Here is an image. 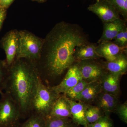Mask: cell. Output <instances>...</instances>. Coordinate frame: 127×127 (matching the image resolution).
Here are the masks:
<instances>
[{"mask_svg":"<svg viewBox=\"0 0 127 127\" xmlns=\"http://www.w3.org/2000/svg\"><path fill=\"white\" fill-rule=\"evenodd\" d=\"M9 67L5 61L0 59V93L5 90L8 80Z\"/></svg>","mask_w":127,"mask_h":127,"instance_id":"cell-23","label":"cell"},{"mask_svg":"<svg viewBox=\"0 0 127 127\" xmlns=\"http://www.w3.org/2000/svg\"><path fill=\"white\" fill-rule=\"evenodd\" d=\"M77 64L83 79L88 82L99 81L105 74L104 67L90 60L79 61Z\"/></svg>","mask_w":127,"mask_h":127,"instance_id":"cell-8","label":"cell"},{"mask_svg":"<svg viewBox=\"0 0 127 127\" xmlns=\"http://www.w3.org/2000/svg\"><path fill=\"white\" fill-rule=\"evenodd\" d=\"M101 92V87L99 81L91 82L73 101L87 104L95 100Z\"/></svg>","mask_w":127,"mask_h":127,"instance_id":"cell-16","label":"cell"},{"mask_svg":"<svg viewBox=\"0 0 127 127\" xmlns=\"http://www.w3.org/2000/svg\"><path fill=\"white\" fill-rule=\"evenodd\" d=\"M126 48L120 47L114 42H104L96 46V51L100 57L104 58L107 61H112L124 53Z\"/></svg>","mask_w":127,"mask_h":127,"instance_id":"cell-10","label":"cell"},{"mask_svg":"<svg viewBox=\"0 0 127 127\" xmlns=\"http://www.w3.org/2000/svg\"><path fill=\"white\" fill-rule=\"evenodd\" d=\"M127 28L125 27L124 29V33L123 36L122 43L121 44V47L126 48L127 47Z\"/></svg>","mask_w":127,"mask_h":127,"instance_id":"cell-29","label":"cell"},{"mask_svg":"<svg viewBox=\"0 0 127 127\" xmlns=\"http://www.w3.org/2000/svg\"><path fill=\"white\" fill-rule=\"evenodd\" d=\"M104 115L103 112L98 107L87 105L85 116L88 124L95 122Z\"/></svg>","mask_w":127,"mask_h":127,"instance_id":"cell-20","label":"cell"},{"mask_svg":"<svg viewBox=\"0 0 127 127\" xmlns=\"http://www.w3.org/2000/svg\"><path fill=\"white\" fill-rule=\"evenodd\" d=\"M46 127H73L75 125L70 118H45Z\"/></svg>","mask_w":127,"mask_h":127,"instance_id":"cell-19","label":"cell"},{"mask_svg":"<svg viewBox=\"0 0 127 127\" xmlns=\"http://www.w3.org/2000/svg\"><path fill=\"white\" fill-rule=\"evenodd\" d=\"M6 9L0 7V30L2 28L3 22L6 17Z\"/></svg>","mask_w":127,"mask_h":127,"instance_id":"cell-27","label":"cell"},{"mask_svg":"<svg viewBox=\"0 0 127 127\" xmlns=\"http://www.w3.org/2000/svg\"><path fill=\"white\" fill-rule=\"evenodd\" d=\"M126 27L125 22L120 18L112 21L104 22L102 34L98 43L113 40Z\"/></svg>","mask_w":127,"mask_h":127,"instance_id":"cell-14","label":"cell"},{"mask_svg":"<svg viewBox=\"0 0 127 127\" xmlns=\"http://www.w3.org/2000/svg\"><path fill=\"white\" fill-rule=\"evenodd\" d=\"M90 83L82 79L63 94L68 99L74 100Z\"/></svg>","mask_w":127,"mask_h":127,"instance_id":"cell-21","label":"cell"},{"mask_svg":"<svg viewBox=\"0 0 127 127\" xmlns=\"http://www.w3.org/2000/svg\"><path fill=\"white\" fill-rule=\"evenodd\" d=\"M75 127V126H74V127Z\"/></svg>","mask_w":127,"mask_h":127,"instance_id":"cell-31","label":"cell"},{"mask_svg":"<svg viewBox=\"0 0 127 127\" xmlns=\"http://www.w3.org/2000/svg\"><path fill=\"white\" fill-rule=\"evenodd\" d=\"M21 127H46L45 117L37 114H33Z\"/></svg>","mask_w":127,"mask_h":127,"instance_id":"cell-22","label":"cell"},{"mask_svg":"<svg viewBox=\"0 0 127 127\" xmlns=\"http://www.w3.org/2000/svg\"><path fill=\"white\" fill-rule=\"evenodd\" d=\"M87 127H114V124L109 116L104 115L95 122L88 124Z\"/></svg>","mask_w":127,"mask_h":127,"instance_id":"cell-25","label":"cell"},{"mask_svg":"<svg viewBox=\"0 0 127 127\" xmlns=\"http://www.w3.org/2000/svg\"><path fill=\"white\" fill-rule=\"evenodd\" d=\"M46 117L72 119L68 98L64 94L59 95L53 105L48 116Z\"/></svg>","mask_w":127,"mask_h":127,"instance_id":"cell-11","label":"cell"},{"mask_svg":"<svg viewBox=\"0 0 127 127\" xmlns=\"http://www.w3.org/2000/svg\"><path fill=\"white\" fill-rule=\"evenodd\" d=\"M88 9L96 14L104 23L120 18L118 12L107 0L97 1L89 5Z\"/></svg>","mask_w":127,"mask_h":127,"instance_id":"cell-7","label":"cell"},{"mask_svg":"<svg viewBox=\"0 0 127 127\" xmlns=\"http://www.w3.org/2000/svg\"><path fill=\"white\" fill-rule=\"evenodd\" d=\"M48 39L45 67L48 74L54 77L61 76L73 65L76 48L87 43L80 28L65 22L54 28Z\"/></svg>","mask_w":127,"mask_h":127,"instance_id":"cell-1","label":"cell"},{"mask_svg":"<svg viewBox=\"0 0 127 127\" xmlns=\"http://www.w3.org/2000/svg\"><path fill=\"white\" fill-rule=\"evenodd\" d=\"M124 123L127 124V103L125 102L122 104H119L117 106L114 112Z\"/></svg>","mask_w":127,"mask_h":127,"instance_id":"cell-26","label":"cell"},{"mask_svg":"<svg viewBox=\"0 0 127 127\" xmlns=\"http://www.w3.org/2000/svg\"><path fill=\"white\" fill-rule=\"evenodd\" d=\"M39 75L34 63L21 59L16 60L9 67L5 90L18 104L22 117L26 116L31 111V102Z\"/></svg>","mask_w":127,"mask_h":127,"instance_id":"cell-2","label":"cell"},{"mask_svg":"<svg viewBox=\"0 0 127 127\" xmlns=\"http://www.w3.org/2000/svg\"><path fill=\"white\" fill-rule=\"evenodd\" d=\"M95 100L97 106L102 111L104 115L108 116L114 112L119 103L118 97L103 92L99 94Z\"/></svg>","mask_w":127,"mask_h":127,"instance_id":"cell-13","label":"cell"},{"mask_svg":"<svg viewBox=\"0 0 127 127\" xmlns=\"http://www.w3.org/2000/svg\"><path fill=\"white\" fill-rule=\"evenodd\" d=\"M32 0L38 2H42L45 1V0Z\"/></svg>","mask_w":127,"mask_h":127,"instance_id":"cell-30","label":"cell"},{"mask_svg":"<svg viewBox=\"0 0 127 127\" xmlns=\"http://www.w3.org/2000/svg\"><path fill=\"white\" fill-rule=\"evenodd\" d=\"M81 74L76 65L69 68L62 82L57 86L52 87L58 94H64L82 80Z\"/></svg>","mask_w":127,"mask_h":127,"instance_id":"cell-9","label":"cell"},{"mask_svg":"<svg viewBox=\"0 0 127 127\" xmlns=\"http://www.w3.org/2000/svg\"><path fill=\"white\" fill-rule=\"evenodd\" d=\"M122 75L108 72L99 80L102 92L118 97L120 93V81Z\"/></svg>","mask_w":127,"mask_h":127,"instance_id":"cell-12","label":"cell"},{"mask_svg":"<svg viewBox=\"0 0 127 127\" xmlns=\"http://www.w3.org/2000/svg\"><path fill=\"white\" fill-rule=\"evenodd\" d=\"M60 95L53 90L52 87L43 84L39 75L37 78L31 102V111H34V113L44 117H47L55 101Z\"/></svg>","mask_w":127,"mask_h":127,"instance_id":"cell-3","label":"cell"},{"mask_svg":"<svg viewBox=\"0 0 127 127\" xmlns=\"http://www.w3.org/2000/svg\"><path fill=\"white\" fill-rule=\"evenodd\" d=\"M68 99L70 104L72 119L73 123L78 125L87 127L88 124L85 116L87 104L70 100L68 98Z\"/></svg>","mask_w":127,"mask_h":127,"instance_id":"cell-15","label":"cell"},{"mask_svg":"<svg viewBox=\"0 0 127 127\" xmlns=\"http://www.w3.org/2000/svg\"><path fill=\"white\" fill-rule=\"evenodd\" d=\"M99 0H97V1Z\"/></svg>","mask_w":127,"mask_h":127,"instance_id":"cell-32","label":"cell"},{"mask_svg":"<svg viewBox=\"0 0 127 127\" xmlns=\"http://www.w3.org/2000/svg\"><path fill=\"white\" fill-rule=\"evenodd\" d=\"M125 20L127 18V0H107Z\"/></svg>","mask_w":127,"mask_h":127,"instance_id":"cell-24","label":"cell"},{"mask_svg":"<svg viewBox=\"0 0 127 127\" xmlns=\"http://www.w3.org/2000/svg\"><path fill=\"white\" fill-rule=\"evenodd\" d=\"M103 67L109 72L122 76L127 71V57L123 53L112 61L106 62Z\"/></svg>","mask_w":127,"mask_h":127,"instance_id":"cell-18","label":"cell"},{"mask_svg":"<svg viewBox=\"0 0 127 127\" xmlns=\"http://www.w3.org/2000/svg\"><path fill=\"white\" fill-rule=\"evenodd\" d=\"M75 56L76 60L79 62L100 58L96 51V46L87 43L76 48Z\"/></svg>","mask_w":127,"mask_h":127,"instance_id":"cell-17","label":"cell"},{"mask_svg":"<svg viewBox=\"0 0 127 127\" xmlns=\"http://www.w3.org/2000/svg\"><path fill=\"white\" fill-rule=\"evenodd\" d=\"M19 32L12 30L2 38L1 45L5 53L6 65L9 67L17 60L19 45Z\"/></svg>","mask_w":127,"mask_h":127,"instance_id":"cell-6","label":"cell"},{"mask_svg":"<svg viewBox=\"0 0 127 127\" xmlns=\"http://www.w3.org/2000/svg\"><path fill=\"white\" fill-rule=\"evenodd\" d=\"M14 1V0H0V7L6 9Z\"/></svg>","mask_w":127,"mask_h":127,"instance_id":"cell-28","label":"cell"},{"mask_svg":"<svg viewBox=\"0 0 127 127\" xmlns=\"http://www.w3.org/2000/svg\"><path fill=\"white\" fill-rule=\"evenodd\" d=\"M0 94V127H20L22 115L18 104L9 93Z\"/></svg>","mask_w":127,"mask_h":127,"instance_id":"cell-5","label":"cell"},{"mask_svg":"<svg viewBox=\"0 0 127 127\" xmlns=\"http://www.w3.org/2000/svg\"><path fill=\"white\" fill-rule=\"evenodd\" d=\"M19 33L20 38L17 60L26 59L34 63L40 59L43 41L26 31H20Z\"/></svg>","mask_w":127,"mask_h":127,"instance_id":"cell-4","label":"cell"}]
</instances>
